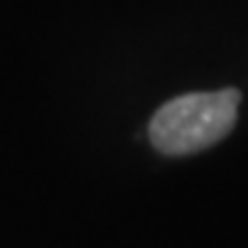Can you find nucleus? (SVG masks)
Wrapping results in <instances>:
<instances>
[{"label":"nucleus","mask_w":248,"mask_h":248,"mask_svg":"<svg viewBox=\"0 0 248 248\" xmlns=\"http://www.w3.org/2000/svg\"><path fill=\"white\" fill-rule=\"evenodd\" d=\"M241 92H193L163 104L150 122L152 145L168 156H184L223 140L237 124Z\"/></svg>","instance_id":"nucleus-1"}]
</instances>
